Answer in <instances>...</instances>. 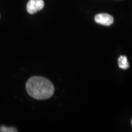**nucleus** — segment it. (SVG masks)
Returning a JSON list of instances; mask_svg holds the SVG:
<instances>
[{
    "instance_id": "obj_1",
    "label": "nucleus",
    "mask_w": 132,
    "mask_h": 132,
    "mask_svg": "<svg viewBox=\"0 0 132 132\" xmlns=\"http://www.w3.org/2000/svg\"><path fill=\"white\" fill-rule=\"evenodd\" d=\"M28 94L37 100L50 98L54 92V87L50 81L41 77H34L28 81L26 85Z\"/></svg>"
},
{
    "instance_id": "obj_2",
    "label": "nucleus",
    "mask_w": 132,
    "mask_h": 132,
    "mask_svg": "<svg viewBox=\"0 0 132 132\" xmlns=\"http://www.w3.org/2000/svg\"><path fill=\"white\" fill-rule=\"evenodd\" d=\"M44 6V0H29L26 6V9L29 14H34L41 11Z\"/></svg>"
},
{
    "instance_id": "obj_3",
    "label": "nucleus",
    "mask_w": 132,
    "mask_h": 132,
    "mask_svg": "<svg viewBox=\"0 0 132 132\" xmlns=\"http://www.w3.org/2000/svg\"><path fill=\"white\" fill-rule=\"evenodd\" d=\"M95 21L97 23L109 26L114 22V18L108 14H99L95 16Z\"/></svg>"
},
{
    "instance_id": "obj_4",
    "label": "nucleus",
    "mask_w": 132,
    "mask_h": 132,
    "mask_svg": "<svg viewBox=\"0 0 132 132\" xmlns=\"http://www.w3.org/2000/svg\"><path fill=\"white\" fill-rule=\"evenodd\" d=\"M118 64L119 68L126 70L129 68V63L127 60V58L125 56H120L118 59Z\"/></svg>"
},
{
    "instance_id": "obj_5",
    "label": "nucleus",
    "mask_w": 132,
    "mask_h": 132,
    "mask_svg": "<svg viewBox=\"0 0 132 132\" xmlns=\"http://www.w3.org/2000/svg\"><path fill=\"white\" fill-rule=\"evenodd\" d=\"M0 131L1 132H16L17 131L16 128L14 127H6L5 126H1L0 127Z\"/></svg>"
},
{
    "instance_id": "obj_6",
    "label": "nucleus",
    "mask_w": 132,
    "mask_h": 132,
    "mask_svg": "<svg viewBox=\"0 0 132 132\" xmlns=\"http://www.w3.org/2000/svg\"><path fill=\"white\" fill-rule=\"evenodd\" d=\"M131 123H132V120H131Z\"/></svg>"
}]
</instances>
